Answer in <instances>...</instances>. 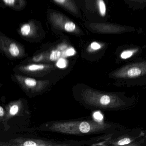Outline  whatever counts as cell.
I'll list each match as a JSON object with an SVG mask.
<instances>
[{
	"label": "cell",
	"mask_w": 146,
	"mask_h": 146,
	"mask_svg": "<svg viewBox=\"0 0 146 146\" xmlns=\"http://www.w3.org/2000/svg\"><path fill=\"white\" fill-rule=\"evenodd\" d=\"M111 125L95 121L66 122L55 123L49 129L66 134H88L103 131L110 128Z\"/></svg>",
	"instance_id": "6da1fadb"
},
{
	"label": "cell",
	"mask_w": 146,
	"mask_h": 146,
	"mask_svg": "<svg viewBox=\"0 0 146 146\" xmlns=\"http://www.w3.org/2000/svg\"><path fill=\"white\" fill-rule=\"evenodd\" d=\"M86 101L92 106L106 110L118 109L125 105L124 101L114 94L88 89L85 93Z\"/></svg>",
	"instance_id": "7a4b0ae2"
},
{
	"label": "cell",
	"mask_w": 146,
	"mask_h": 146,
	"mask_svg": "<svg viewBox=\"0 0 146 146\" xmlns=\"http://www.w3.org/2000/svg\"><path fill=\"white\" fill-rule=\"evenodd\" d=\"M117 79H129L146 76V61L132 63L122 66L110 74Z\"/></svg>",
	"instance_id": "3957f363"
},
{
	"label": "cell",
	"mask_w": 146,
	"mask_h": 146,
	"mask_svg": "<svg viewBox=\"0 0 146 146\" xmlns=\"http://www.w3.org/2000/svg\"><path fill=\"white\" fill-rule=\"evenodd\" d=\"M49 19L54 27L56 29L74 34H79L81 32L77 25L63 14L56 12L51 13Z\"/></svg>",
	"instance_id": "277c9868"
},
{
	"label": "cell",
	"mask_w": 146,
	"mask_h": 146,
	"mask_svg": "<svg viewBox=\"0 0 146 146\" xmlns=\"http://www.w3.org/2000/svg\"><path fill=\"white\" fill-rule=\"evenodd\" d=\"M54 1L68 11L74 14H78L77 6L73 0H53Z\"/></svg>",
	"instance_id": "5b68a950"
},
{
	"label": "cell",
	"mask_w": 146,
	"mask_h": 146,
	"mask_svg": "<svg viewBox=\"0 0 146 146\" xmlns=\"http://www.w3.org/2000/svg\"><path fill=\"white\" fill-rule=\"evenodd\" d=\"M5 41L8 45V51L11 55L13 57H17L20 54V49L17 43L11 41L7 38L3 37Z\"/></svg>",
	"instance_id": "8992f818"
},
{
	"label": "cell",
	"mask_w": 146,
	"mask_h": 146,
	"mask_svg": "<svg viewBox=\"0 0 146 146\" xmlns=\"http://www.w3.org/2000/svg\"><path fill=\"white\" fill-rule=\"evenodd\" d=\"M42 141H35V140H26L23 141L22 142L18 143L19 144H17L19 146H51L54 145L55 144L48 143Z\"/></svg>",
	"instance_id": "52a82bcc"
},
{
	"label": "cell",
	"mask_w": 146,
	"mask_h": 146,
	"mask_svg": "<svg viewBox=\"0 0 146 146\" xmlns=\"http://www.w3.org/2000/svg\"><path fill=\"white\" fill-rule=\"evenodd\" d=\"M33 31L34 29L31 24H25L21 27V33L24 36H27L32 35Z\"/></svg>",
	"instance_id": "ba28073f"
},
{
	"label": "cell",
	"mask_w": 146,
	"mask_h": 146,
	"mask_svg": "<svg viewBox=\"0 0 146 146\" xmlns=\"http://www.w3.org/2000/svg\"><path fill=\"white\" fill-rule=\"evenodd\" d=\"M96 3L100 15L102 17H105L106 13V7L104 0H96Z\"/></svg>",
	"instance_id": "9c48e42d"
},
{
	"label": "cell",
	"mask_w": 146,
	"mask_h": 146,
	"mask_svg": "<svg viewBox=\"0 0 146 146\" xmlns=\"http://www.w3.org/2000/svg\"><path fill=\"white\" fill-rule=\"evenodd\" d=\"M23 82L25 86L29 88H34L38 85V82L35 79L30 78H23Z\"/></svg>",
	"instance_id": "30bf717a"
},
{
	"label": "cell",
	"mask_w": 146,
	"mask_h": 146,
	"mask_svg": "<svg viewBox=\"0 0 146 146\" xmlns=\"http://www.w3.org/2000/svg\"><path fill=\"white\" fill-rule=\"evenodd\" d=\"M46 66L42 64H32L25 67V70L30 71H36L41 70L45 68Z\"/></svg>",
	"instance_id": "8fae6325"
},
{
	"label": "cell",
	"mask_w": 146,
	"mask_h": 146,
	"mask_svg": "<svg viewBox=\"0 0 146 146\" xmlns=\"http://www.w3.org/2000/svg\"><path fill=\"white\" fill-rule=\"evenodd\" d=\"M135 52V50H127L123 51L120 54V57L123 59H127L131 58Z\"/></svg>",
	"instance_id": "7c38bea8"
},
{
	"label": "cell",
	"mask_w": 146,
	"mask_h": 146,
	"mask_svg": "<svg viewBox=\"0 0 146 146\" xmlns=\"http://www.w3.org/2000/svg\"><path fill=\"white\" fill-rule=\"evenodd\" d=\"M61 56V52L58 50H54L51 53L50 55V59L52 61H54L57 60L60 58Z\"/></svg>",
	"instance_id": "4fadbf2b"
},
{
	"label": "cell",
	"mask_w": 146,
	"mask_h": 146,
	"mask_svg": "<svg viewBox=\"0 0 146 146\" xmlns=\"http://www.w3.org/2000/svg\"><path fill=\"white\" fill-rule=\"evenodd\" d=\"M131 139L128 137H125V138H123L121 140H119L117 142V144L119 145H124L126 144H129L130 143Z\"/></svg>",
	"instance_id": "5bb4252c"
},
{
	"label": "cell",
	"mask_w": 146,
	"mask_h": 146,
	"mask_svg": "<svg viewBox=\"0 0 146 146\" xmlns=\"http://www.w3.org/2000/svg\"><path fill=\"white\" fill-rule=\"evenodd\" d=\"M18 111V106L16 105H13L11 107V109H10V113L11 115H15L17 113Z\"/></svg>",
	"instance_id": "9a60e30c"
},
{
	"label": "cell",
	"mask_w": 146,
	"mask_h": 146,
	"mask_svg": "<svg viewBox=\"0 0 146 146\" xmlns=\"http://www.w3.org/2000/svg\"><path fill=\"white\" fill-rule=\"evenodd\" d=\"M66 61L64 59H60L57 63V66L60 68H64L66 66Z\"/></svg>",
	"instance_id": "2e32d148"
},
{
	"label": "cell",
	"mask_w": 146,
	"mask_h": 146,
	"mask_svg": "<svg viewBox=\"0 0 146 146\" xmlns=\"http://www.w3.org/2000/svg\"><path fill=\"white\" fill-rule=\"evenodd\" d=\"M90 47L92 49L94 50H97L100 49L101 46L98 42H92L90 45Z\"/></svg>",
	"instance_id": "e0dca14e"
},
{
	"label": "cell",
	"mask_w": 146,
	"mask_h": 146,
	"mask_svg": "<svg viewBox=\"0 0 146 146\" xmlns=\"http://www.w3.org/2000/svg\"><path fill=\"white\" fill-rule=\"evenodd\" d=\"M17 1V0H2V1L5 4L11 7L13 6Z\"/></svg>",
	"instance_id": "ac0fdd59"
},
{
	"label": "cell",
	"mask_w": 146,
	"mask_h": 146,
	"mask_svg": "<svg viewBox=\"0 0 146 146\" xmlns=\"http://www.w3.org/2000/svg\"><path fill=\"white\" fill-rule=\"evenodd\" d=\"M94 116L95 118L98 119V120H101V119H102V118H103L101 113H100L99 112H96L95 113H94Z\"/></svg>",
	"instance_id": "d6986e66"
},
{
	"label": "cell",
	"mask_w": 146,
	"mask_h": 146,
	"mask_svg": "<svg viewBox=\"0 0 146 146\" xmlns=\"http://www.w3.org/2000/svg\"><path fill=\"white\" fill-rule=\"evenodd\" d=\"M75 53V51L73 48H70L68 49L66 51V54L67 56H72L74 55Z\"/></svg>",
	"instance_id": "ffe728a7"
},
{
	"label": "cell",
	"mask_w": 146,
	"mask_h": 146,
	"mask_svg": "<svg viewBox=\"0 0 146 146\" xmlns=\"http://www.w3.org/2000/svg\"><path fill=\"white\" fill-rule=\"evenodd\" d=\"M42 55H38L36 57L34 58V60L35 61H40L42 58Z\"/></svg>",
	"instance_id": "44dd1931"
},
{
	"label": "cell",
	"mask_w": 146,
	"mask_h": 146,
	"mask_svg": "<svg viewBox=\"0 0 146 146\" xmlns=\"http://www.w3.org/2000/svg\"><path fill=\"white\" fill-rule=\"evenodd\" d=\"M4 110L3 109V108L2 106L0 107V116L1 117H2V116H4Z\"/></svg>",
	"instance_id": "7402d4cb"
}]
</instances>
